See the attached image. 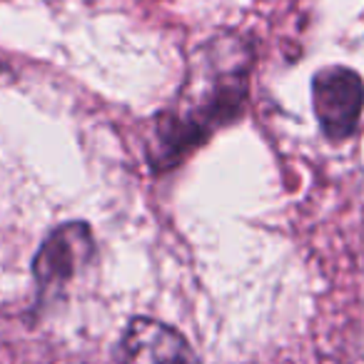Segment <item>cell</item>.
Here are the masks:
<instances>
[{"label": "cell", "mask_w": 364, "mask_h": 364, "mask_svg": "<svg viewBox=\"0 0 364 364\" xmlns=\"http://www.w3.org/2000/svg\"><path fill=\"white\" fill-rule=\"evenodd\" d=\"M312 107L327 140L342 142L354 135L364 112V80L354 68L327 65L312 77Z\"/></svg>", "instance_id": "3"}, {"label": "cell", "mask_w": 364, "mask_h": 364, "mask_svg": "<svg viewBox=\"0 0 364 364\" xmlns=\"http://www.w3.org/2000/svg\"><path fill=\"white\" fill-rule=\"evenodd\" d=\"M177 100L160 110L145 137L155 175L180 167L223 127L242 120L250 100L252 50L237 38H213L198 50Z\"/></svg>", "instance_id": "1"}, {"label": "cell", "mask_w": 364, "mask_h": 364, "mask_svg": "<svg viewBox=\"0 0 364 364\" xmlns=\"http://www.w3.org/2000/svg\"><path fill=\"white\" fill-rule=\"evenodd\" d=\"M117 364H200L185 334L152 317H132L117 344Z\"/></svg>", "instance_id": "4"}, {"label": "cell", "mask_w": 364, "mask_h": 364, "mask_svg": "<svg viewBox=\"0 0 364 364\" xmlns=\"http://www.w3.org/2000/svg\"><path fill=\"white\" fill-rule=\"evenodd\" d=\"M95 252V235L90 225L82 220L63 223L46 235L31 264L33 284H36L33 312L38 317L65 297V292L80 277L82 269L92 264Z\"/></svg>", "instance_id": "2"}]
</instances>
